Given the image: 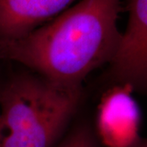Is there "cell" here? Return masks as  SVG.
I'll return each instance as SVG.
<instances>
[{
  "mask_svg": "<svg viewBox=\"0 0 147 147\" xmlns=\"http://www.w3.org/2000/svg\"><path fill=\"white\" fill-rule=\"evenodd\" d=\"M120 0H80L26 36L0 41V58L21 64L58 86L81 89L120 45Z\"/></svg>",
  "mask_w": 147,
  "mask_h": 147,
  "instance_id": "1",
  "label": "cell"
},
{
  "mask_svg": "<svg viewBox=\"0 0 147 147\" xmlns=\"http://www.w3.org/2000/svg\"><path fill=\"white\" fill-rule=\"evenodd\" d=\"M81 89L38 74H16L0 90V147H55L79 107Z\"/></svg>",
  "mask_w": 147,
  "mask_h": 147,
  "instance_id": "2",
  "label": "cell"
},
{
  "mask_svg": "<svg viewBox=\"0 0 147 147\" xmlns=\"http://www.w3.org/2000/svg\"><path fill=\"white\" fill-rule=\"evenodd\" d=\"M127 7V25L109 64V79L147 93V0H128Z\"/></svg>",
  "mask_w": 147,
  "mask_h": 147,
  "instance_id": "3",
  "label": "cell"
},
{
  "mask_svg": "<svg viewBox=\"0 0 147 147\" xmlns=\"http://www.w3.org/2000/svg\"><path fill=\"white\" fill-rule=\"evenodd\" d=\"M132 90L115 85L100 102L97 115V138L108 147H129L140 137L141 115Z\"/></svg>",
  "mask_w": 147,
  "mask_h": 147,
  "instance_id": "4",
  "label": "cell"
},
{
  "mask_svg": "<svg viewBox=\"0 0 147 147\" xmlns=\"http://www.w3.org/2000/svg\"><path fill=\"white\" fill-rule=\"evenodd\" d=\"M75 0H0V41L26 36Z\"/></svg>",
  "mask_w": 147,
  "mask_h": 147,
  "instance_id": "5",
  "label": "cell"
},
{
  "mask_svg": "<svg viewBox=\"0 0 147 147\" xmlns=\"http://www.w3.org/2000/svg\"><path fill=\"white\" fill-rule=\"evenodd\" d=\"M55 147H100V145L92 127L83 122L65 134Z\"/></svg>",
  "mask_w": 147,
  "mask_h": 147,
  "instance_id": "6",
  "label": "cell"
},
{
  "mask_svg": "<svg viewBox=\"0 0 147 147\" xmlns=\"http://www.w3.org/2000/svg\"><path fill=\"white\" fill-rule=\"evenodd\" d=\"M129 147H147V138L139 137L137 141Z\"/></svg>",
  "mask_w": 147,
  "mask_h": 147,
  "instance_id": "7",
  "label": "cell"
}]
</instances>
